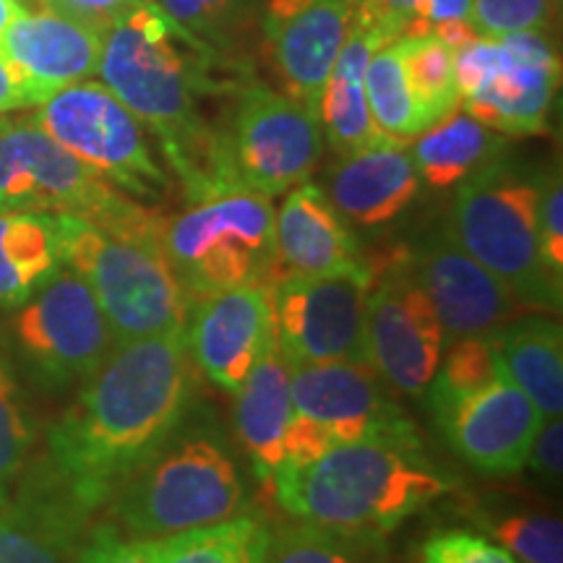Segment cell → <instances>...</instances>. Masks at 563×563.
I'll use <instances>...</instances> for the list:
<instances>
[{
    "label": "cell",
    "instance_id": "1",
    "mask_svg": "<svg viewBox=\"0 0 563 563\" xmlns=\"http://www.w3.org/2000/svg\"><path fill=\"white\" fill-rule=\"evenodd\" d=\"M186 327L118 344L47 433L45 462L89 514L194 415Z\"/></svg>",
    "mask_w": 563,
    "mask_h": 563
},
{
    "label": "cell",
    "instance_id": "2",
    "mask_svg": "<svg viewBox=\"0 0 563 563\" xmlns=\"http://www.w3.org/2000/svg\"><path fill=\"white\" fill-rule=\"evenodd\" d=\"M220 68L222 51L167 16L157 0H141L102 34L97 74L159 139L191 203L243 188L224 152L222 131L201 115V97L241 87V81H222Z\"/></svg>",
    "mask_w": 563,
    "mask_h": 563
},
{
    "label": "cell",
    "instance_id": "3",
    "mask_svg": "<svg viewBox=\"0 0 563 563\" xmlns=\"http://www.w3.org/2000/svg\"><path fill=\"white\" fill-rule=\"evenodd\" d=\"M272 483L298 522L378 538L452 490L418 435L336 443L308 464H282Z\"/></svg>",
    "mask_w": 563,
    "mask_h": 563
},
{
    "label": "cell",
    "instance_id": "4",
    "mask_svg": "<svg viewBox=\"0 0 563 563\" xmlns=\"http://www.w3.org/2000/svg\"><path fill=\"white\" fill-rule=\"evenodd\" d=\"M194 415L112 496L131 538L157 540L243 514L249 493L235 454L214 426Z\"/></svg>",
    "mask_w": 563,
    "mask_h": 563
},
{
    "label": "cell",
    "instance_id": "5",
    "mask_svg": "<svg viewBox=\"0 0 563 563\" xmlns=\"http://www.w3.org/2000/svg\"><path fill=\"white\" fill-rule=\"evenodd\" d=\"M0 211L79 217L115 235L159 241V217L74 157L34 115H0Z\"/></svg>",
    "mask_w": 563,
    "mask_h": 563
},
{
    "label": "cell",
    "instance_id": "6",
    "mask_svg": "<svg viewBox=\"0 0 563 563\" xmlns=\"http://www.w3.org/2000/svg\"><path fill=\"white\" fill-rule=\"evenodd\" d=\"M538 201L540 180L525 178L501 159L456 186L446 228L522 306L559 313L563 279L540 258Z\"/></svg>",
    "mask_w": 563,
    "mask_h": 563
},
{
    "label": "cell",
    "instance_id": "7",
    "mask_svg": "<svg viewBox=\"0 0 563 563\" xmlns=\"http://www.w3.org/2000/svg\"><path fill=\"white\" fill-rule=\"evenodd\" d=\"M63 264L87 282L118 344L186 327L191 298L159 241L108 232L79 217H58Z\"/></svg>",
    "mask_w": 563,
    "mask_h": 563
},
{
    "label": "cell",
    "instance_id": "8",
    "mask_svg": "<svg viewBox=\"0 0 563 563\" xmlns=\"http://www.w3.org/2000/svg\"><path fill=\"white\" fill-rule=\"evenodd\" d=\"M277 211L262 194L228 191L159 220V249L188 298L269 285L277 272Z\"/></svg>",
    "mask_w": 563,
    "mask_h": 563
},
{
    "label": "cell",
    "instance_id": "9",
    "mask_svg": "<svg viewBox=\"0 0 563 563\" xmlns=\"http://www.w3.org/2000/svg\"><path fill=\"white\" fill-rule=\"evenodd\" d=\"M0 344L47 391L81 386L118 347L100 302L66 264L30 300L13 308Z\"/></svg>",
    "mask_w": 563,
    "mask_h": 563
},
{
    "label": "cell",
    "instance_id": "10",
    "mask_svg": "<svg viewBox=\"0 0 563 563\" xmlns=\"http://www.w3.org/2000/svg\"><path fill=\"white\" fill-rule=\"evenodd\" d=\"M464 110L501 136H534L548 129L559 89V55L543 32L475 37L454 53Z\"/></svg>",
    "mask_w": 563,
    "mask_h": 563
},
{
    "label": "cell",
    "instance_id": "11",
    "mask_svg": "<svg viewBox=\"0 0 563 563\" xmlns=\"http://www.w3.org/2000/svg\"><path fill=\"white\" fill-rule=\"evenodd\" d=\"M34 118L121 194L159 201L170 188L167 173L154 159L144 123L104 84H70L40 102Z\"/></svg>",
    "mask_w": 563,
    "mask_h": 563
},
{
    "label": "cell",
    "instance_id": "12",
    "mask_svg": "<svg viewBox=\"0 0 563 563\" xmlns=\"http://www.w3.org/2000/svg\"><path fill=\"white\" fill-rule=\"evenodd\" d=\"M222 141L238 183L266 199L311 178L323 152L319 118L287 91L264 84L238 87Z\"/></svg>",
    "mask_w": 563,
    "mask_h": 563
},
{
    "label": "cell",
    "instance_id": "13",
    "mask_svg": "<svg viewBox=\"0 0 563 563\" xmlns=\"http://www.w3.org/2000/svg\"><path fill=\"white\" fill-rule=\"evenodd\" d=\"M373 269L334 277L282 274L269 282L274 342L290 365H368L365 300Z\"/></svg>",
    "mask_w": 563,
    "mask_h": 563
},
{
    "label": "cell",
    "instance_id": "14",
    "mask_svg": "<svg viewBox=\"0 0 563 563\" xmlns=\"http://www.w3.org/2000/svg\"><path fill=\"white\" fill-rule=\"evenodd\" d=\"M373 279L365 300V347L368 365L397 391L420 397L433 382L443 357L441 321L418 279L407 253L391 264L371 266Z\"/></svg>",
    "mask_w": 563,
    "mask_h": 563
},
{
    "label": "cell",
    "instance_id": "15",
    "mask_svg": "<svg viewBox=\"0 0 563 563\" xmlns=\"http://www.w3.org/2000/svg\"><path fill=\"white\" fill-rule=\"evenodd\" d=\"M449 446L483 475H514L527 464L543 415L504 376L467 391H428Z\"/></svg>",
    "mask_w": 563,
    "mask_h": 563
},
{
    "label": "cell",
    "instance_id": "16",
    "mask_svg": "<svg viewBox=\"0 0 563 563\" xmlns=\"http://www.w3.org/2000/svg\"><path fill=\"white\" fill-rule=\"evenodd\" d=\"M407 264L431 300L443 336H452V342L496 332L522 308L496 274L454 241L449 228L431 232L412 253L407 251Z\"/></svg>",
    "mask_w": 563,
    "mask_h": 563
},
{
    "label": "cell",
    "instance_id": "17",
    "mask_svg": "<svg viewBox=\"0 0 563 563\" xmlns=\"http://www.w3.org/2000/svg\"><path fill=\"white\" fill-rule=\"evenodd\" d=\"M186 340L203 376L235 394L274 344L269 285H245L191 300Z\"/></svg>",
    "mask_w": 563,
    "mask_h": 563
},
{
    "label": "cell",
    "instance_id": "18",
    "mask_svg": "<svg viewBox=\"0 0 563 563\" xmlns=\"http://www.w3.org/2000/svg\"><path fill=\"white\" fill-rule=\"evenodd\" d=\"M355 5L357 0H266L262 11L264 37L287 95L316 118Z\"/></svg>",
    "mask_w": 563,
    "mask_h": 563
},
{
    "label": "cell",
    "instance_id": "19",
    "mask_svg": "<svg viewBox=\"0 0 563 563\" xmlns=\"http://www.w3.org/2000/svg\"><path fill=\"white\" fill-rule=\"evenodd\" d=\"M292 407L329 428L336 443L418 435L371 365H292Z\"/></svg>",
    "mask_w": 563,
    "mask_h": 563
},
{
    "label": "cell",
    "instance_id": "20",
    "mask_svg": "<svg viewBox=\"0 0 563 563\" xmlns=\"http://www.w3.org/2000/svg\"><path fill=\"white\" fill-rule=\"evenodd\" d=\"M89 519L51 464L30 462L0 501V563H76Z\"/></svg>",
    "mask_w": 563,
    "mask_h": 563
},
{
    "label": "cell",
    "instance_id": "21",
    "mask_svg": "<svg viewBox=\"0 0 563 563\" xmlns=\"http://www.w3.org/2000/svg\"><path fill=\"white\" fill-rule=\"evenodd\" d=\"M0 53L16 70L32 104L97 76L102 32L51 9L24 11L0 37Z\"/></svg>",
    "mask_w": 563,
    "mask_h": 563
},
{
    "label": "cell",
    "instance_id": "22",
    "mask_svg": "<svg viewBox=\"0 0 563 563\" xmlns=\"http://www.w3.org/2000/svg\"><path fill=\"white\" fill-rule=\"evenodd\" d=\"M277 232V269L302 277H334L368 269L355 232L323 188L300 183L287 191V199L274 217Z\"/></svg>",
    "mask_w": 563,
    "mask_h": 563
},
{
    "label": "cell",
    "instance_id": "23",
    "mask_svg": "<svg viewBox=\"0 0 563 563\" xmlns=\"http://www.w3.org/2000/svg\"><path fill=\"white\" fill-rule=\"evenodd\" d=\"M420 175L405 141L382 136L344 154L329 173L323 194L344 220L382 228L397 220L420 191Z\"/></svg>",
    "mask_w": 563,
    "mask_h": 563
},
{
    "label": "cell",
    "instance_id": "24",
    "mask_svg": "<svg viewBox=\"0 0 563 563\" xmlns=\"http://www.w3.org/2000/svg\"><path fill=\"white\" fill-rule=\"evenodd\" d=\"M389 42L394 40L386 37L382 30L352 19L347 40L336 55L319 102L321 131L327 133L329 146L340 157L386 136L373 123L368 97H365V68L378 47Z\"/></svg>",
    "mask_w": 563,
    "mask_h": 563
},
{
    "label": "cell",
    "instance_id": "25",
    "mask_svg": "<svg viewBox=\"0 0 563 563\" xmlns=\"http://www.w3.org/2000/svg\"><path fill=\"white\" fill-rule=\"evenodd\" d=\"M238 394V433L258 477L272 481L285 462V439L292 407V365L282 355L277 342L253 365Z\"/></svg>",
    "mask_w": 563,
    "mask_h": 563
},
{
    "label": "cell",
    "instance_id": "26",
    "mask_svg": "<svg viewBox=\"0 0 563 563\" xmlns=\"http://www.w3.org/2000/svg\"><path fill=\"white\" fill-rule=\"evenodd\" d=\"M498 368L545 420L563 412V334L553 319H519L493 332Z\"/></svg>",
    "mask_w": 563,
    "mask_h": 563
},
{
    "label": "cell",
    "instance_id": "27",
    "mask_svg": "<svg viewBox=\"0 0 563 563\" xmlns=\"http://www.w3.org/2000/svg\"><path fill=\"white\" fill-rule=\"evenodd\" d=\"M410 152L420 183L433 191H446L485 167L498 165L506 157V139L467 110L456 108L443 121L422 131Z\"/></svg>",
    "mask_w": 563,
    "mask_h": 563
},
{
    "label": "cell",
    "instance_id": "28",
    "mask_svg": "<svg viewBox=\"0 0 563 563\" xmlns=\"http://www.w3.org/2000/svg\"><path fill=\"white\" fill-rule=\"evenodd\" d=\"M63 266L60 220L40 211H0V311H13Z\"/></svg>",
    "mask_w": 563,
    "mask_h": 563
},
{
    "label": "cell",
    "instance_id": "29",
    "mask_svg": "<svg viewBox=\"0 0 563 563\" xmlns=\"http://www.w3.org/2000/svg\"><path fill=\"white\" fill-rule=\"evenodd\" d=\"M272 530L256 514L157 538L159 563H266Z\"/></svg>",
    "mask_w": 563,
    "mask_h": 563
},
{
    "label": "cell",
    "instance_id": "30",
    "mask_svg": "<svg viewBox=\"0 0 563 563\" xmlns=\"http://www.w3.org/2000/svg\"><path fill=\"white\" fill-rule=\"evenodd\" d=\"M266 563H389L384 538L327 530L292 519L272 532Z\"/></svg>",
    "mask_w": 563,
    "mask_h": 563
},
{
    "label": "cell",
    "instance_id": "31",
    "mask_svg": "<svg viewBox=\"0 0 563 563\" xmlns=\"http://www.w3.org/2000/svg\"><path fill=\"white\" fill-rule=\"evenodd\" d=\"M365 97L376 129L386 136L407 141L428 129L407 81L397 40L378 47L365 68Z\"/></svg>",
    "mask_w": 563,
    "mask_h": 563
},
{
    "label": "cell",
    "instance_id": "32",
    "mask_svg": "<svg viewBox=\"0 0 563 563\" xmlns=\"http://www.w3.org/2000/svg\"><path fill=\"white\" fill-rule=\"evenodd\" d=\"M397 45L415 102L431 129L462 102L454 74V51L433 32L420 37H397Z\"/></svg>",
    "mask_w": 563,
    "mask_h": 563
},
{
    "label": "cell",
    "instance_id": "33",
    "mask_svg": "<svg viewBox=\"0 0 563 563\" xmlns=\"http://www.w3.org/2000/svg\"><path fill=\"white\" fill-rule=\"evenodd\" d=\"M34 449V420L21 391L16 368L0 344V501L30 467Z\"/></svg>",
    "mask_w": 563,
    "mask_h": 563
},
{
    "label": "cell",
    "instance_id": "34",
    "mask_svg": "<svg viewBox=\"0 0 563 563\" xmlns=\"http://www.w3.org/2000/svg\"><path fill=\"white\" fill-rule=\"evenodd\" d=\"M167 16L196 37L222 51L249 24L258 0H157Z\"/></svg>",
    "mask_w": 563,
    "mask_h": 563
},
{
    "label": "cell",
    "instance_id": "35",
    "mask_svg": "<svg viewBox=\"0 0 563 563\" xmlns=\"http://www.w3.org/2000/svg\"><path fill=\"white\" fill-rule=\"evenodd\" d=\"M488 532L522 563H563L561 519L548 514H506L488 522Z\"/></svg>",
    "mask_w": 563,
    "mask_h": 563
},
{
    "label": "cell",
    "instance_id": "36",
    "mask_svg": "<svg viewBox=\"0 0 563 563\" xmlns=\"http://www.w3.org/2000/svg\"><path fill=\"white\" fill-rule=\"evenodd\" d=\"M501 376L498 368L493 332L481 336L454 340L446 357H441L439 371L426 391H467Z\"/></svg>",
    "mask_w": 563,
    "mask_h": 563
},
{
    "label": "cell",
    "instance_id": "37",
    "mask_svg": "<svg viewBox=\"0 0 563 563\" xmlns=\"http://www.w3.org/2000/svg\"><path fill=\"white\" fill-rule=\"evenodd\" d=\"M553 0H473L470 24L477 37H506L514 32H543L551 24Z\"/></svg>",
    "mask_w": 563,
    "mask_h": 563
},
{
    "label": "cell",
    "instance_id": "38",
    "mask_svg": "<svg viewBox=\"0 0 563 563\" xmlns=\"http://www.w3.org/2000/svg\"><path fill=\"white\" fill-rule=\"evenodd\" d=\"M420 563H522L493 540L475 532H439L422 545Z\"/></svg>",
    "mask_w": 563,
    "mask_h": 563
},
{
    "label": "cell",
    "instance_id": "39",
    "mask_svg": "<svg viewBox=\"0 0 563 563\" xmlns=\"http://www.w3.org/2000/svg\"><path fill=\"white\" fill-rule=\"evenodd\" d=\"M538 245L545 269L555 279H563V186L559 173L540 180Z\"/></svg>",
    "mask_w": 563,
    "mask_h": 563
},
{
    "label": "cell",
    "instance_id": "40",
    "mask_svg": "<svg viewBox=\"0 0 563 563\" xmlns=\"http://www.w3.org/2000/svg\"><path fill=\"white\" fill-rule=\"evenodd\" d=\"M76 563H159L157 540L131 538L112 527H100L87 534Z\"/></svg>",
    "mask_w": 563,
    "mask_h": 563
},
{
    "label": "cell",
    "instance_id": "41",
    "mask_svg": "<svg viewBox=\"0 0 563 563\" xmlns=\"http://www.w3.org/2000/svg\"><path fill=\"white\" fill-rule=\"evenodd\" d=\"M336 446V439L329 428L316 422L306 415H292L290 426H287L285 439H282V449H285V462L282 464H308L319 460Z\"/></svg>",
    "mask_w": 563,
    "mask_h": 563
},
{
    "label": "cell",
    "instance_id": "42",
    "mask_svg": "<svg viewBox=\"0 0 563 563\" xmlns=\"http://www.w3.org/2000/svg\"><path fill=\"white\" fill-rule=\"evenodd\" d=\"M47 9L60 16L79 21V24L95 26L102 34L118 24L125 13H131L141 0H45Z\"/></svg>",
    "mask_w": 563,
    "mask_h": 563
},
{
    "label": "cell",
    "instance_id": "43",
    "mask_svg": "<svg viewBox=\"0 0 563 563\" xmlns=\"http://www.w3.org/2000/svg\"><path fill=\"white\" fill-rule=\"evenodd\" d=\"M525 467H530L545 485H559L563 470V422L561 418L543 420L538 435H534L530 456Z\"/></svg>",
    "mask_w": 563,
    "mask_h": 563
},
{
    "label": "cell",
    "instance_id": "44",
    "mask_svg": "<svg viewBox=\"0 0 563 563\" xmlns=\"http://www.w3.org/2000/svg\"><path fill=\"white\" fill-rule=\"evenodd\" d=\"M415 0H357L355 21L376 26L389 40L402 37L407 19L412 16Z\"/></svg>",
    "mask_w": 563,
    "mask_h": 563
},
{
    "label": "cell",
    "instance_id": "45",
    "mask_svg": "<svg viewBox=\"0 0 563 563\" xmlns=\"http://www.w3.org/2000/svg\"><path fill=\"white\" fill-rule=\"evenodd\" d=\"M470 5H473V0H415L410 19L422 21L433 32V26L443 24V21H470Z\"/></svg>",
    "mask_w": 563,
    "mask_h": 563
},
{
    "label": "cell",
    "instance_id": "46",
    "mask_svg": "<svg viewBox=\"0 0 563 563\" xmlns=\"http://www.w3.org/2000/svg\"><path fill=\"white\" fill-rule=\"evenodd\" d=\"M32 100L26 95L24 84L16 76V70L11 68V63L0 53V115H9L13 110L30 108Z\"/></svg>",
    "mask_w": 563,
    "mask_h": 563
},
{
    "label": "cell",
    "instance_id": "47",
    "mask_svg": "<svg viewBox=\"0 0 563 563\" xmlns=\"http://www.w3.org/2000/svg\"><path fill=\"white\" fill-rule=\"evenodd\" d=\"M433 34H435V37H439L441 42H446V45L452 47L454 53L460 51V47L470 45V42H473V40L477 37L475 30H473V24H470V21H464V19L443 21V24L433 26Z\"/></svg>",
    "mask_w": 563,
    "mask_h": 563
},
{
    "label": "cell",
    "instance_id": "48",
    "mask_svg": "<svg viewBox=\"0 0 563 563\" xmlns=\"http://www.w3.org/2000/svg\"><path fill=\"white\" fill-rule=\"evenodd\" d=\"M21 13H24V5L19 0H0V37H3V32L9 30Z\"/></svg>",
    "mask_w": 563,
    "mask_h": 563
}]
</instances>
